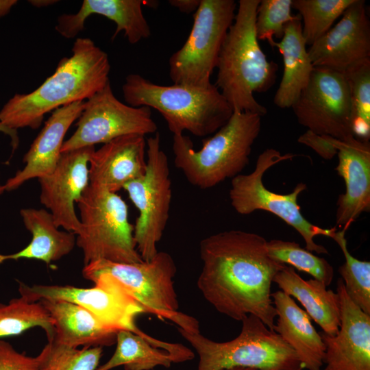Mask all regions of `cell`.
I'll return each instance as SVG.
<instances>
[{"label": "cell", "mask_w": 370, "mask_h": 370, "mask_svg": "<svg viewBox=\"0 0 370 370\" xmlns=\"http://www.w3.org/2000/svg\"><path fill=\"white\" fill-rule=\"evenodd\" d=\"M145 136L127 134L103 144L89 160V182L116 193L143 176L147 166Z\"/></svg>", "instance_id": "d6986e66"}, {"label": "cell", "mask_w": 370, "mask_h": 370, "mask_svg": "<svg viewBox=\"0 0 370 370\" xmlns=\"http://www.w3.org/2000/svg\"><path fill=\"white\" fill-rule=\"evenodd\" d=\"M273 282L280 291L295 297L304 306L311 319L323 332L335 335L340 326V301L337 293L315 279L304 280L295 269L285 265L274 276Z\"/></svg>", "instance_id": "d4e9b609"}, {"label": "cell", "mask_w": 370, "mask_h": 370, "mask_svg": "<svg viewBox=\"0 0 370 370\" xmlns=\"http://www.w3.org/2000/svg\"><path fill=\"white\" fill-rule=\"evenodd\" d=\"M0 132H3L9 136L11 140L12 150L14 151L17 148L19 143L17 131L15 130H12L0 123Z\"/></svg>", "instance_id": "74e56055"}, {"label": "cell", "mask_w": 370, "mask_h": 370, "mask_svg": "<svg viewBox=\"0 0 370 370\" xmlns=\"http://www.w3.org/2000/svg\"><path fill=\"white\" fill-rule=\"evenodd\" d=\"M5 190V186L0 185V195L2 194Z\"/></svg>", "instance_id": "b9f144b4"}, {"label": "cell", "mask_w": 370, "mask_h": 370, "mask_svg": "<svg viewBox=\"0 0 370 370\" xmlns=\"http://www.w3.org/2000/svg\"><path fill=\"white\" fill-rule=\"evenodd\" d=\"M201 0H169V4L182 13L195 12L200 5Z\"/></svg>", "instance_id": "8d00e7d4"}, {"label": "cell", "mask_w": 370, "mask_h": 370, "mask_svg": "<svg viewBox=\"0 0 370 370\" xmlns=\"http://www.w3.org/2000/svg\"><path fill=\"white\" fill-rule=\"evenodd\" d=\"M103 347H70L48 341L36 356L37 370H96L102 356Z\"/></svg>", "instance_id": "1f68e13d"}, {"label": "cell", "mask_w": 370, "mask_h": 370, "mask_svg": "<svg viewBox=\"0 0 370 370\" xmlns=\"http://www.w3.org/2000/svg\"><path fill=\"white\" fill-rule=\"evenodd\" d=\"M28 2L33 6L40 8L47 7L58 1L56 0H30Z\"/></svg>", "instance_id": "ab89813d"}, {"label": "cell", "mask_w": 370, "mask_h": 370, "mask_svg": "<svg viewBox=\"0 0 370 370\" xmlns=\"http://www.w3.org/2000/svg\"><path fill=\"white\" fill-rule=\"evenodd\" d=\"M295 155L267 149L257 159L254 170L249 174H239L231 180L229 197L232 208L240 214H249L262 210L273 213L293 227L306 243V249L317 254H328L323 245L316 243L317 236L331 237L336 227L323 229L308 221L301 214L297 203L299 195L307 188L299 183L288 194H279L267 189L263 184L264 173L275 164L290 160Z\"/></svg>", "instance_id": "9c48e42d"}, {"label": "cell", "mask_w": 370, "mask_h": 370, "mask_svg": "<svg viewBox=\"0 0 370 370\" xmlns=\"http://www.w3.org/2000/svg\"><path fill=\"white\" fill-rule=\"evenodd\" d=\"M141 0H84L75 14H63L58 18L56 30L63 37L73 38L84 29L86 18L99 14L113 21L116 30L112 37L124 32L132 45L149 38L151 30L143 12Z\"/></svg>", "instance_id": "44dd1931"}, {"label": "cell", "mask_w": 370, "mask_h": 370, "mask_svg": "<svg viewBox=\"0 0 370 370\" xmlns=\"http://www.w3.org/2000/svg\"><path fill=\"white\" fill-rule=\"evenodd\" d=\"M347 79L352 108L354 136L370 138V59L343 73Z\"/></svg>", "instance_id": "d6a6232c"}, {"label": "cell", "mask_w": 370, "mask_h": 370, "mask_svg": "<svg viewBox=\"0 0 370 370\" xmlns=\"http://www.w3.org/2000/svg\"><path fill=\"white\" fill-rule=\"evenodd\" d=\"M269 256L275 261L288 264L306 272L328 286L334 277L332 266L323 258L314 255L293 241L272 239L267 242Z\"/></svg>", "instance_id": "4dcf8cb0"}, {"label": "cell", "mask_w": 370, "mask_h": 370, "mask_svg": "<svg viewBox=\"0 0 370 370\" xmlns=\"http://www.w3.org/2000/svg\"><path fill=\"white\" fill-rule=\"evenodd\" d=\"M84 106V101H76L52 112L25 154V166L4 184L5 190H15L25 182L38 179L53 171L62 153L64 136L81 115Z\"/></svg>", "instance_id": "ffe728a7"}, {"label": "cell", "mask_w": 370, "mask_h": 370, "mask_svg": "<svg viewBox=\"0 0 370 370\" xmlns=\"http://www.w3.org/2000/svg\"><path fill=\"white\" fill-rule=\"evenodd\" d=\"M276 311L273 330L297 353L304 369L321 370L325 346L306 311L282 291L271 293Z\"/></svg>", "instance_id": "603a6c76"}, {"label": "cell", "mask_w": 370, "mask_h": 370, "mask_svg": "<svg viewBox=\"0 0 370 370\" xmlns=\"http://www.w3.org/2000/svg\"><path fill=\"white\" fill-rule=\"evenodd\" d=\"M77 204L80 227L75 234L76 245L82 250L84 266L99 260L143 261L136 249L127 205L121 196L89 183Z\"/></svg>", "instance_id": "52a82bcc"}, {"label": "cell", "mask_w": 370, "mask_h": 370, "mask_svg": "<svg viewBox=\"0 0 370 370\" xmlns=\"http://www.w3.org/2000/svg\"><path fill=\"white\" fill-rule=\"evenodd\" d=\"M338 162L336 171L345 184L336 202V224L347 230L363 212L370 211V143L354 136L332 138Z\"/></svg>", "instance_id": "ac0fdd59"}, {"label": "cell", "mask_w": 370, "mask_h": 370, "mask_svg": "<svg viewBox=\"0 0 370 370\" xmlns=\"http://www.w3.org/2000/svg\"><path fill=\"white\" fill-rule=\"evenodd\" d=\"M260 0H240L233 23L221 47L214 85L233 111L262 116L266 108L254 92H264L275 83L278 65L267 60L257 38L255 22Z\"/></svg>", "instance_id": "3957f363"}, {"label": "cell", "mask_w": 370, "mask_h": 370, "mask_svg": "<svg viewBox=\"0 0 370 370\" xmlns=\"http://www.w3.org/2000/svg\"><path fill=\"white\" fill-rule=\"evenodd\" d=\"M39 301L53 319L58 343L70 347L111 346L116 343V331L106 326L92 312L76 304L59 299ZM51 341V340H50Z\"/></svg>", "instance_id": "7402d4cb"}, {"label": "cell", "mask_w": 370, "mask_h": 370, "mask_svg": "<svg viewBox=\"0 0 370 370\" xmlns=\"http://www.w3.org/2000/svg\"><path fill=\"white\" fill-rule=\"evenodd\" d=\"M354 0H292L303 20L302 34L311 45L323 36Z\"/></svg>", "instance_id": "f1b7e54d"}, {"label": "cell", "mask_w": 370, "mask_h": 370, "mask_svg": "<svg viewBox=\"0 0 370 370\" xmlns=\"http://www.w3.org/2000/svg\"><path fill=\"white\" fill-rule=\"evenodd\" d=\"M292 0H261L255 22L258 40H267L274 47V38H282L286 25L300 16L292 14Z\"/></svg>", "instance_id": "836d02e7"}, {"label": "cell", "mask_w": 370, "mask_h": 370, "mask_svg": "<svg viewBox=\"0 0 370 370\" xmlns=\"http://www.w3.org/2000/svg\"><path fill=\"white\" fill-rule=\"evenodd\" d=\"M108 54L88 38H77L72 55L60 60L55 72L36 90L16 94L0 110V123L16 130L38 129L45 115L76 101H85L109 82Z\"/></svg>", "instance_id": "7a4b0ae2"}, {"label": "cell", "mask_w": 370, "mask_h": 370, "mask_svg": "<svg viewBox=\"0 0 370 370\" xmlns=\"http://www.w3.org/2000/svg\"><path fill=\"white\" fill-rule=\"evenodd\" d=\"M25 228L32 234L31 242L11 254H0V264L7 260L35 259L50 264L69 254L76 244L73 232L60 230L51 214L45 209L23 208L20 211Z\"/></svg>", "instance_id": "4316f807"}, {"label": "cell", "mask_w": 370, "mask_h": 370, "mask_svg": "<svg viewBox=\"0 0 370 370\" xmlns=\"http://www.w3.org/2000/svg\"><path fill=\"white\" fill-rule=\"evenodd\" d=\"M345 230H336L331 237L340 247L345 263L338 268L345 291L352 301L370 314V262L360 260L349 251Z\"/></svg>", "instance_id": "f546056e"}, {"label": "cell", "mask_w": 370, "mask_h": 370, "mask_svg": "<svg viewBox=\"0 0 370 370\" xmlns=\"http://www.w3.org/2000/svg\"><path fill=\"white\" fill-rule=\"evenodd\" d=\"M223 370H258L254 368H250V367H235L230 369H226Z\"/></svg>", "instance_id": "60d3db41"}, {"label": "cell", "mask_w": 370, "mask_h": 370, "mask_svg": "<svg viewBox=\"0 0 370 370\" xmlns=\"http://www.w3.org/2000/svg\"><path fill=\"white\" fill-rule=\"evenodd\" d=\"M126 104L157 110L173 135L184 131L201 137L215 133L231 117L233 110L212 82L204 86L160 85L131 73L122 86Z\"/></svg>", "instance_id": "277c9868"}, {"label": "cell", "mask_w": 370, "mask_h": 370, "mask_svg": "<svg viewBox=\"0 0 370 370\" xmlns=\"http://www.w3.org/2000/svg\"><path fill=\"white\" fill-rule=\"evenodd\" d=\"M267 242L258 234L237 230L202 239L197 286L219 312L241 321L254 315L273 330L276 311L271 284L286 264L269 256Z\"/></svg>", "instance_id": "6da1fadb"}, {"label": "cell", "mask_w": 370, "mask_h": 370, "mask_svg": "<svg viewBox=\"0 0 370 370\" xmlns=\"http://www.w3.org/2000/svg\"><path fill=\"white\" fill-rule=\"evenodd\" d=\"M313 67L345 73L370 59V23L365 1L354 0L340 21L308 49Z\"/></svg>", "instance_id": "9a60e30c"}, {"label": "cell", "mask_w": 370, "mask_h": 370, "mask_svg": "<svg viewBox=\"0 0 370 370\" xmlns=\"http://www.w3.org/2000/svg\"><path fill=\"white\" fill-rule=\"evenodd\" d=\"M261 127V116L233 111L228 121L195 150L191 139L173 135V162L187 181L202 190L241 174L249 164L251 148Z\"/></svg>", "instance_id": "5b68a950"}, {"label": "cell", "mask_w": 370, "mask_h": 370, "mask_svg": "<svg viewBox=\"0 0 370 370\" xmlns=\"http://www.w3.org/2000/svg\"><path fill=\"white\" fill-rule=\"evenodd\" d=\"M292 108L299 123L307 130L338 140L354 136L349 88L342 73L314 67Z\"/></svg>", "instance_id": "5bb4252c"}, {"label": "cell", "mask_w": 370, "mask_h": 370, "mask_svg": "<svg viewBox=\"0 0 370 370\" xmlns=\"http://www.w3.org/2000/svg\"><path fill=\"white\" fill-rule=\"evenodd\" d=\"M92 282V288L71 285L28 286L18 282L21 296L31 302L41 299L64 300L82 306L92 312L101 323L118 332L127 330L148 338H153L136 324L138 315L146 313L144 308L110 276L102 273H82Z\"/></svg>", "instance_id": "7c38bea8"}, {"label": "cell", "mask_w": 370, "mask_h": 370, "mask_svg": "<svg viewBox=\"0 0 370 370\" xmlns=\"http://www.w3.org/2000/svg\"><path fill=\"white\" fill-rule=\"evenodd\" d=\"M340 326L335 335L319 332L325 346L321 370H370V314L347 295L343 280L337 281Z\"/></svg>", "instance_id": "e0dca14e"}, {"label": "cell", "mask_w": 370, "mask_h": 370, "mask_svg": "<svg viewBox=\"0 0 370 370\" xmlns=\"http://www.w3.org/2000/svg\"><path fill=\"white\" fill-rule=\"evenodd\" d=\"M235 338L216 342L202 335L178 328L180 334L199 356L197 370H223L235 367L258 370H302L297 353L258 317L247 315Z\"/></svg>", "instance_id": "8992f818"}, {"label": "cell", "mask_w": 370, "mask_h": 370, "mask_svg": "<svg viewBox=\"0 0 370 370\" xmlns=\"http://www.w3.org/2000/svg\"><path fill=\"white\" fill-rule=\"evenodd\" d=\"M236 9L234 0H201L187 39L169 60L173 84L204 86L211 83V75Z\"/></svg>", "instance_id": "30bf717a"}, {"label": "cell", "mask_w": 370, "mask_h": 370, "mask_svg": "<svg viewBox=\"0 0 370 370\" xmlns=\"http://www.w3.org/2000/svg\"><path fill=\"white\" fill-rule=\"evenodd\" d=\"M95 147L62 152L53 171L38 178L40 201L60 228L76 234L80 221L74 204L89 185L88 164Z\"/></svg>", "instance_id": "2e32d148"}, {"label": "cell", "mask_w": 370, "mask_h": 370, "mask_svg": "<svg viewBox=\"0 0 370 370\" xmlns=\"http://www.w3.org/2000/svg\"><path fill=\"white\" fill-rule=\"evenodd\" d=\"M116 349L111 358L96 370H111L123 366L124 370H151L166 368L172 362L192 360L195 354L179 343L148 338L127 330H119L116 336Z\"/></svg>", "instance_id": "cb8c5ba5"}, {"label": "cell", "mask_w": 370, "mask_h": 370, "mask_svg": "<svg viewBox=\"0 0 370 370\" xmlns=\"http://www.w3.org/2000/svg\"><path fill=\"white\" fill-rule=\"evenodd\" d=\"M76 130L64 140L61 153L106 143L127 134H147L158 132L151 108L132 107L119 101L110 83L84 101L76 123Z\"/></svg>", "instance_id": "4fadbf2b"}, {"label": "cell", "mask_w": 370, "mask_h": 370, "mask_svg": "<svg viewBox=\"0 0 370 370\" xmlns=\"http://www.w3.org/2000/svg\"><path fill=\"white\" fill-rule=\"evenodd\" d=\"M297 141L312 148L321 158L329 160L337 154V150L332 143V137L325 135H318L307 130L301 135Z\"/></svg>", "instance_id": "d590c367"}, {"label": "cell", "mask_w": 370, "mask_h": 370, "mask_svg": "<svg viewBox=\"0 0 370 370\" xmlns=\"http://www.w3.org/2000/svg\"><path fill=\"white\" fill-rule=\"evenodd\" d=\"M35 327L44 330L48 341L53 339V319L39 301L31 302L21 296L7 304L0 302V339L20 335Z\"/></svg>", "instance_id": "83f0119b"}, {"label": "cell", "mask_w": 370, "mask_h": 370, "mask_svg": "<svg viewBox=\"0 0 370 370\" xmlns=\"http://www.w3.org/2000/svg\"><path fill=\"white\" fill-rule=\"evenodd\" d=\"M176 271L171 256L165 251H158L148 262L93 261L84 267L82 273L106 274L140 304L147 313L169 319L186 331L200 332L196 319L178 311L179 303L173 282Z\"/></svg>", "instance_id": "ba28073f"}, {"label": "cell", "mask_w": 370, "mask_h": 370, "mask_svg": "<svg viewBox=\"0 0 370 370\" xmlns=\"http://www.w3.org/2000/svg\"><path fill=\"white\" fill-rule=\"evenodd\" d=\"M17 2L16 0H0V18L8 14Z\"/></svg>", "instance_id": "f35d334b"}, {"label": "cell", "mask_w": 370, "mask_h": 370, "mask_svg": "<svg viewBox=\"0 0 370 370\" xmlns=\"http://www.w3.org/2000/svg\"><path fill=\"white\" fill-rule=\"evenodd\" d=\"M36 357L17 352L8 342L0 339V370H37Z\"/></svg>", "instance_id": "e575fe53"}, {"label": "cell", "mask_w": 370, "mask_h": 370, "mask_svg": "<svg viewBox=\"0 0 370 370\" xmlns=\"http://www.w3.org/2000/svg\"><path fill=\"white\" fill-rule=\"evenodd\" d=\"M146 143L145 174L123 189L138 210L134 238L143 260L148 262L158 252L157 245L169 219L172 190L168 158L161 149L160 133L147 138Z\"/></svg>", "instance_id": "8fae6325"}, {"label": "cell", "mask_w": 370, "mask_h": 370, "mask_svg": "<svg viewBox=\"0 0 370 370\" xmlns=\"http://www.w3.org/2000/svg\"><path fill=\"white\" fill-rule=\"evenodd\" d=\"M306 45L300 17L289 22L281 40L275 42L284 64L282 80L273 98L278 108H292L309 82L314 67Z\"/></svg>", "instance_id": "484cf974"}]
</instances>
